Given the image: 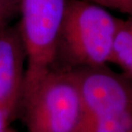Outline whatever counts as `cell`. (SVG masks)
Segmentation results:
<instances>
[{"label":"cell","mask_w":132,"mask_h":132,"mask_svg":"<svg viewBox=\"0 0 132 132\" xmlns=\"http://www.w3.org/2000/svg\"><path fill=\"white\" fill-rule=\"evenodd\" d=\"M119 21L87 0H66L53 68L72 70L109 62Z\"/></svg>","instance_id":"obj_1"},{"label":"cell","mask_w":132,"mask_h":132,"mask_svg":"<svg viewBox=\"0 0 132 132\" xmlns=\"http://www.w3.org/2000/svg\"><path fill=\"white\" fill-rule=\"evenodd\" d=\"M20 111L28 132H75L83 105L73 71L50 70L22 96Z\"/></svg>","instance_id":"obj_2"},{"label":"cell","mask_w":132,"mask_h":132,"mask_svg":"<svg viewBox=\"0 0 132 132\" xmlns=\"http://www.w3.org/2000/svg\"><path fill=\"white\" fill-rule=\"evenodd\" d=\"M65 4L66 0L21 1L18 26L27 52L22 96L53 69Z\"/></svg>","instance_id":"obj_3"},{"label":"cell","mask_w":132,"mask_h":132,"mask_svg":"<svg viewBox=\"0 0 132 132\" xmlns=\"http://www.w3.org/2000/svg\"><path fill=\"white\" fill-rule=\"evenodd\" d=\"M27 52L18 24L0 28V106L14 119L21 106Z\"/></svg>","instance_id":"obj_4"},{"label":"cell","mask_w":132,"mask_h":132,"mask_svg":"<svg viewBox=\"0 0 132 132\" xmlns=\"http://www.w3.org/2000/svg\"><path fill=\"white\" fill-rule=\"evenodd\" d=\"M109 62L126 72L132 64V14L127 20L120 19L115 32Z\"/></svg>","instance_id":"obj_5"},{"label":"cell","mask_w":132,"mask_h":132,"mask_svg":"<svg viewBox=\"0 0 132 132\" xmlns=\"http://www.w3.org/2000/svg\"><path fill=\"white\" fill-rule=\"evenodd\" d=\"M99 5L104 9H110L119 12L131 15L132 14V0H87Z\"/></svg>","instance_id":"obj_6"},{"label":"cell","mask_w":132,"mask_h":132,"mask_svg":"<svg viewBox=\"0 0 132 132\" xmlns=\"http://www.w3.org/2000/svg\"><path fill=\"white\" fill-rule=\"evenodd\" d=\"M17 13H19L18 10L8 2L0 0V28L9 25L10 20Z\"/></svg>","instance_id":"obj_7"},{"label":"cell","mask_w":132,"mask_h":132,"mask_svg":"<svg viewBox=\"0 0 132 132\" xmlns=\"http://www.w3.org/2000/svg\"><path fill=\"white\" fill-rule=\"evenodd\" d=\"M13 120L12 116L6 109L0 106V132H7L10 123Z\"/></svg>","instance_id":"obj_8"},{"label":"cell","mask_w":132,"mask_h":132,"mask_svg":"<svg viewBox=\"0 0 132 132\" xmlns=\"http://www.w3.org/2000/svg\"><path fill=\"white\" fill-rule=\"evenodd\" d=\"M6 2H8L10 5H12V6L15 8V10H20V4H21V0H5Z\"/></svg>","instance_id":"obj_9"},{"label":"cell","mask_w":132,"mask_h":132,"mask_svg":"<svg viewBox=\"0 0 132 132\" xmlns=\"http://www.w3.org/2000/svg\"><path fill=\"white\" fill-rule=\"evenodd\" d=\"M125 72H126V75H127V76H130V78H132V64H131L130 67H129V69H128Z\"/></svg>","instance_id":"obj_10"},{"label":"cell","mask_w":132,"mask_h":132,"mask_svg":"<svg viewBox=\"0 0 132 132\" xmlns=\"http://www.w3.org/2000/svg\"><path fill=\"white\" fill-rule=\"evenodd\" d=\"M7 132H18V131H16L15 130H14V129H12V128H9V130H8V131Z\"/></svg>","instance_id":"obj_11"}]
</instances>
